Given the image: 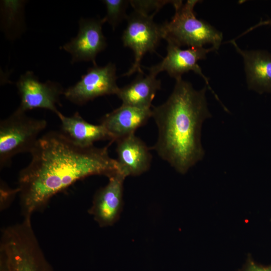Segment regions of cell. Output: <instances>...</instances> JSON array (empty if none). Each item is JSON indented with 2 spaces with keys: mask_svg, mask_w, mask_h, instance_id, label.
I'll list each match as a JSON object with an SVG mask.
<instances>
[{
  "mask_svg": "<svg viewBox=\"0 0 271 271\" xmlns=\"http://www.w3.org/2000/svg\"><path fill=\"white\" fill-rule=\"evenodd\" d=\"M107 146H79L61 131L40 137L30 153L29 164L18 176L20 204L23 218L42 212L56 194L76 181L93 175L107 177L118 172Z\"/></svg>",
  "mask_w": 271,
  "mask_h": 271,
  "instance_id": "1",
  "label": "cell"
},
{
  "mask_svg": "<svg viewBox=\"0 0 271 271\" xmlns=\"http://www.w3.org/2000/svg\"><path fill=\"white\" fill-rule=\"evenodd\" d=\"M207 86L196 90L182 78L176 80L167 100L152 106L158 130L152 149L181 174H186L205 155L201 136L204 121L211 117L207 106Z\"/></svg>",
  "mask_w": 271,
  "mask_h": 271,
  "instance_id": "2",
  "label": "cell"
},
{
  "mask_svg": "<svg viewBox=\"0 0 271 271\" xmlns=\"http://www.w3.org/2000/svg\"><path fill=\"white\" fill-rule=\"evenodd\" d=\"M0 271H54L39 244L31 219H23L2 229Z\"/></svg>",
  "mask_w": 271,
  "mask_h": 271,
  "instance_id": "3",
  "label": "cell"
},
{
  "mask_svg": "<svg viewBox=\"0 0 271 271\" xmlns=\"http://www.w3.org/2000/svg\"><path fill=\"white\" fill-rule=\"evenodd\" d=\"M200 1H175V13L170 21L161 25L163 39L181 47H204L209 44L217 51L223 39L222 34L208 23L197 18L194 11Z\"/></svg>",
  "mask_w": 271,
  "mask_h": 271,
  "instance_id": "4",
  "label": "cell"
},
{
  "mask_svg": "<svg viewBox=\"0 0 271 271\" xmlns=\"http://www.w3.org/2000/svg\"><path fill=\"white\" fill-rule=\"evenodd\" d=\"M47 121L27 116L17 109L0 122V168L10 166L13 157L20 153H30L47 127Z\"/></svg>",
  "mask_w": 271,
  "mask_h": 271,
  "instance_id": "5",
  "label": "cell"
},
{
  "mask_svg": "<svg viewBox=\"0 0 271 271\" xmlns=\"http://www.w3.org/2000/svg\"><path fill=\"white\" fill-rule=\"evenodd\" d=\"M156 14L147 15L134 11L128 15L126 27L121 39L123 46L133 51L134 61L122 76H130L137 72L144 73L141 64L143 57L147 52H155L163 39L161 25L153 20Z\"/></svg>",
  "mask_w": 271,
  "mask_h": 271,
  "instance_id": "6",
  "label": "cell"
},
{
  "mask_svg": "<svg viewBox=\"0 0 271 271\" xmlns=\"http://www.w3.org/2000/svg\"><path fill=\"white\" fill-rule=\"evenodd\" d=\"M115 64L109 62L104 66L93 64L75 84L64 90L65 97L71 102L82 105L102 96L116 95L119 87Z\"/></svg>",
  "mask_w": 271,
  "mask_h": 271,
  "instance_id": "7",
  "label": "cell"
},
{
  "mask_svg": "<svg viewBox=\"0 0 271 271\" xmlns=\"http://www.w3.org/2000/svg\"><path fill=\"white\" fill-rule=\"evenodd\" d=\"M16 84L21 98L19 110L26 112L43 108L56 115L59 112L56 105H61L60 97L64 92L59 83L51 80L40 82L33 71H27L20 76Z\"/></svg>",
  "mask_w": 271,
  "mask_h": 271,
  "instance_id": "8",
  "label": "cell"
},
{
  "mask_svg": "<svg viewBox=\"0 0 271 271\" xmlns=\"http://www.w3.org/2000/svg\"><path fill=\"white\" fill-rule=\"evenodd\" d=\"M215 51L216 50L212 47L209 48L190 47L182 49L172 43L167 42V55L163 60L155 65L144 67L149 70V73L156 76L161 72L166 71L175 80L181 78L182 75L185 73L193 71L204 79L208 89L213 93L217 100L220 102L210 87L208 78L203 73L198 64V61L206 58L208 53Z\"/></svg>",
  "mask_w": 271,
  "mask_h": 271,
  "instance_id": "9",
  "label": "cell"
},
{
  "mask_svg": "<svg viewBox=\"0 0 271 271\" xmlns=\"http://www.w3.org/2000/svg\"><path fill=\"white\" fill-rule=\"evenodd\" d=\"M77 36L60 47L71 55V64L91 61L96 64L97 55L107 46L102 32L103 19L81 18Z\"/></svg>",
  "mask_w": 271,
  "mask_h": 271,
  "instance_id": "10",
  "label": "cell"
},
{
  "mask_svg": "<svg viewBox=\"0 0 271 271\" xmlns=\"http://www.w3.org/2000/svg\"><path fill=\"white\" fill-rule=\"evenodd\" d=\"M119 172L108 177V182L95 193L88 210L101 227L111 226L119 219L123 205V182Z\"/></svg>",
  "mask_w": 271,
  "mask_h": 271,
  "instance_id": "11",
  "label": "cell"
},
{
  "mask_svg": "<svg viewBox=\"0 0 271 271\" xmlns=\"http://www.w3.org/2000/svg\"><path fill=\"white\" fill-rule=\"evenodd\" d=\"M118 172L125 178L138 176L148 171L152 157L151 148L132 133L115 142Z\"/></svg>",
  "mask_w": 271,
  "mask_h": 271,
  "instance_id": "12",
  "label": "cell"
},
{
  "mask_svg": "<svg viewBox=\"0 0 271 271\" xmlns=\"http://www.w3.org/2000/svg\"><path fill=\"white\" fill-rule=\"evenodd\" d=\"M229 43L243 58L248 88L259 94L271 93V53L242 50L234 39Z\"/></svg>",
  "mask_w": 271,
  "mask_h": 271,
  "instance_id": "13",
  "label": "cell"
},
{
  "mask_svg": "<svg viewBox=\"0 0 271 271\" xmlns=\"http://www.w3.org/2000/svg\"><path fill=\"white\" fill-rule=\"evenodd\" d=\"M152 117V108H141L122 105L105 114L100 119L111 135L112 142L132 133L144 125Z\"/></svg>",
  "mask_w": 271,
  "mask_h": 271,
  "instance_id": "14",
  "label": "cell"
},
{
  "mask_svg": "<svg viewBox=\"0 0 271 271\" xmlns=\"http://www.w3.org/2000/svg\"><path fill=\"white\" fill-rule=\"evenodd\" d=\"M57 115L61 121V131L79 146L92 147L95 142L103 140L113 143L111 135L102 124L87 122L78 112L71 116H66L60 112Z\"/></svg>",
  "mask_w": 271,
  "mask_h": 271,
  "instance_id": "15",
  "label": "cell"
},
{
  "mask_svg": "<svg viewBox=\"0 0 271 271\" xmlns=\"http://www.w3.org/2000/svg\"><path fill=\"white\" fill-rule=\"evenodd\" d=\"M139 73L130 83L119 88L116 94L122 105L133 107L152 108V102L157 92L161 88V82L155 75Z\"/></svg>",
  "mask_w": 271,
  "mask_h": 271,
  "instance_id": "16",
  "label": "cell"
},
{
  "mask_svg": "<svg viewBox=\"0 0 271 271\" xmlns=\"http://www.w3.org/2000/svg\"><path fill=\"white\" fill-rule=\"evenodd\" d=\"M24 1H1V28L6 37L14 40L21 35L25 29Z\"/></svg>",
  "mask_w": 271,
  "mask_h": 271,
  "instance_id": "17",
  "label": "cell"
},
{
  "mask_svg": "<svg viewBox=\"0 0 271 271\" xmlns=\"http://www.w3.org/2000/svg\"><path fill=\"white\" fill-rule=\"evenodd\" d=\"M105 5L106 14L102 18L104 23H109L113 30L124 19H126L128 15L126 14L129 1L127 0H103L102 1Z\"/></svg>",
  "mask_w": 271,
  "mask_h": 271,
  "instance_id": "18",
  "label": "cell"
},
{
  "mask_svg": "<svg viewBox=\"0 0 271 271\" xmlns=\"http://www.w3.org/2000/svg\"><path fill=\"white\" fill-rule=\"evenodd\" d=\"M175 1H129V4L134 11L151 15V11L157 13L165 5L168 4H174Z\"/></svg>",
  "mask_w": 271,
  "mask_h": 271,
  "instance_id": "19",
  "label": "cell"
},
{
  "mask_svg": "<svg viewBox=\"0 0 271 271\" xmlns=\"http://www.w3.org/2000/svg\"><path fill=\"white\" fill-rule=\"evenodd\" d=\"M20 190L17 187L13 189L3 180L0 183V209L1 211L7 209L14 201L17 194H19Z\"/></svg>",
  "mask_w": 271,
  "mask_h": 271,
  "instance_id": "20",
  "label": "cell"
},
{
  "mask_svg": "<svg viewBox=\"0 0 271 271\" xmlns=\"http://www.w3.org/2000/svg\"><path fill=\"white\" fill-rule=\"evenodd\" d=\"M240 271H271V264L263 265L255 262L251 255H248L246 263Z\"/></svg>",
  "mask_w": 271,
  "mask_h": 271,
  "instance_id": "21",
  "label": "cell"
},
{
  "mask_svg": "<svg viewBox=\"0 0 271 271\" xmlns=\"http://www.w3.org/2000/svg\"><path fill=\"white\" fill-rule=\"evenodd\" d=\"M264 25H271V19L267 20H265V21H260V22H259L258 24H257L255 26L250 27L249 29H248L247 30H246L243 33H242L241 35H240L238 37V38H239V37H241V36L246 34V33H248L249 32H250L251 31H252L253 30H254V29H255V28H257L258 27H260V26H264Z\"/></svg>",
  "mask_w": 271,
  "mask_h": 271,
  "instance_id": "22",
  "label": "cell"
}]
</instances>
